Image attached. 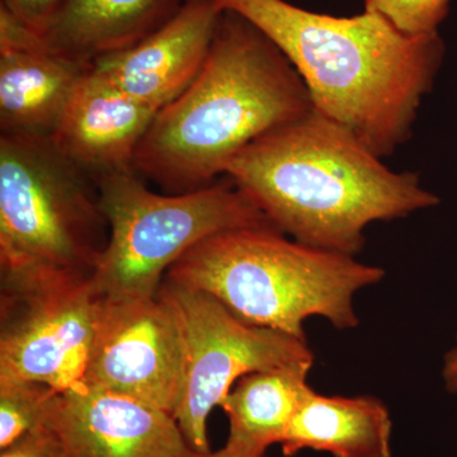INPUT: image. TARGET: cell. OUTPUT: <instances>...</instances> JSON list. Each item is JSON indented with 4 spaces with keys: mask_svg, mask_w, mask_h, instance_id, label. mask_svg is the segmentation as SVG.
Masks as SVG:
<instances>
[{
    "mask_svg": "<svg viewBox=\"0 0 457 457\" xmlns=\"http://www.w3.org/2000/svg\"><path fill=\"white\" fill-rule=\"evenodd\" d=\"M278 47L311 93L312 106L341 123L376 155L411 137L423 97L445 55L440 33L411 36L378 12L315 13L286 0H215Z\"/></svg>",
    "mask_w": 457,
    "mask_h": 457,
    "instance_id": "cell-1",
    "label": "cell"
},
{
    "mask_svg": "<svg viewBox=\"0 0 457 457\" xmlns=\"http://www.w3.org/2000/svg\"><path fill=\"white\" fill-rule=\"evenodd\" d=\"M225 174L281 233L356 257L365 230L440 203L411 171H394L347 128L312 110L253 141Z\"/></svg>",
    "mask_w": 457,
    "mask_h": 457,
    "instance_id": "cell-2",
    "label": "cell"
},
{
    "mask_svg": "<svg viewBox=\"0 0 457 457\" xmlns=\"http://www.w3.org/2000/svg\"><path fill=\"white\" fill-rule=\"evenodd\" d=\"M312 110L285 54L245 17L222 11L200 73L156 114L134 170L165 194L196 191L253 141Z\"/></svg>",
    "mask_w": 457,
    "mask_h": 457,
    "instance_id": "cell-3",
    "label": "cell"
},
{
    "mask_svg": "<svg viewBox=\"0 0 457 457\" xmlns=\"http://www.w3.org/2000/svg\"><path fill=\"white\" fill-rule=\"evenodd\" d=\"M385 270L352 255L324 251L273 227L222 231L189 249L163 281L212 295L249 326L306 339L309 318L339 330L360 320L354 296L378 284Z\"/></svg>",
    "mask_w": 457,
    "mask_h": 457,
    "instance_id": "cell-4",
    "label": "cell"
},
{
    "mask_svg": "<svg viewBox=\"0 0 457 457\" xmlns=\"http://www.w3.org/2000/svg\"><path fill=\"white\" fill-rule=\"evenodd\" d=\"M110 227L97 183L50 137L0 134V278L93 276Z\"/></svg>",
    "mask_w": 457,
    "mask_h": 457,
    "instance_id": "cell-5",
    "label": "cell"
},
{
    "mask_svg": "<svg viewBox=\"0 0 457 457\" xmlns=\"http://www.w3.org/2000/svg\"><path fill=\"white\" fill-rule=\"evenodd\" d=\"M96 183L110 239L92 278L110 299L156 296L168 270L207 237L273 227L230 179L185 194H156L135 170Z\"/></svg>",
    "mask_w": 457,
    "mask_h": 457,
    "instance_id": "cell-6",
    "label": "cell"
},
{
    "mask_svg": "<svg viewBox=\"0 0 457 457\" xmlns=\"http://www.w3.org/2000/svg\"><path fill=\"white\" fill-rule=\"evenodd\" d=\"M176 306L187 351L186 389L174 420L189 450L210 453L207 422L243 376L297 362H314L306 339L249 326L212 295L162 282Z\"/></svg>",
    "mask_w": 457,
    "mask_h": 457,
    "instance_id": "cell-7",
    "label": "cell"
},
{
    "mask_svg": "<svg viewBox=\"0 0 457 457\" xmlns=\"http://www.w3.org/2000/svg\"><path fill=\"white\" fill-rule=\"evenodd\" d=\"M102 299L92 276L2 281L0 378L59 393L82 384Z\"/></svg>",
    "mask_w": 457,
    "mask_h": 457,
    "instance_id": "cell-8",
    "label": "cell"
},
{
    "mask_svg": "<svg viewBox=\"0 0 457 457\" xmlns=\"http://www.w3.org/2000/svg\"><path fill=\"white\" fill-rule=\"evenodd\" d=\"M187 351L176 306L153 297L102 299L83 383L130 396L174 417L186 389Z\"/></svg>",
    "mask_w": 457,
    "mask_h": 457,
    "instance_id": "cell-9",
    "label": "cell"
},
{
    "mask_svg": "<svg viewBox=\"0 0 457 457\" xmlns=\"http://www.w3.org/2000/svg\"><path fill=\"white\" fill-rule=\"evenodd\" d=\"M46 426L68 457H182L189 449L168 411L84 384L56 394Z\"/></svg>",
    "mask_w": 457,
    "mask_h": 457,
    "instance_id": "cell-10",
    "label": "cell"
},
{
    "mask_svg": "<svg viewBox=\"0 0 457 457\" xmlns=\"http://www.w3.org/2000/svg\"><path fill=\"white\" fill-rule=\"evenodd\" d=\"M221 16L215 0H185L164 26L129 49L99 57L92 71L161 111L200 73Z\"/></svg>",
    "mask_w": 457,
    "mask_h": 457,
    "instance_id": "cell-11",
    "label": "cell"
},
{
    "mask_svg": "<svg viewBox=\"0 0 457 457\" xmlns=\"http://www.w3.org/2000/svg\"><path fill=\"white\" fill-rule=\"evenodd\" d=\"M158 112L90 68L75 86L50 139L96 182L108 174L134 170L137 149Z\"/></svg>",
    "mask_w": 457,
    "mask_h": 457,
    "instance_id": "cell-12",
    "label": "cell"
},
{
    "mask_svg": "<svg viewBox=\"0 0 457 457\" xmlns=\"http://www.w3.org/2000/svg\"><path fill=\"white\" fill-rule=\"evenodd\" d=\"M92 65L49 49L0 9V134L50 137Z\"/></svg>",
    "mask_w": 457,
    "mask_h": 457,
    "instance_id": "cell-13",
    "label": "cell"
},
{
    "mask_svg": "<svg viewBox=\"0 0 457 457\" xmlns=\"http://www.w3.org/2000/svg\"><path fill=\"white\" fill-rule=\"evenodd\" d=\"M185 0H64L37 35L49 49L92 62L134 46L164 26Z\"/></svg>",
    "mask_w": 457,
    "mask_h": 457,
    "instance_id": "cell-14",
    "label": "cell"
},
{
    "mask_svg": "<svg viewBox=\"0 0 457 457\" xmlns=\"http://www.w3.org/2000/svg\"><path fill=\"white\" fill-rule=\"evenodd\" d=\"M392 433L389 409L380 399L312 389L279 445L286 457L305 450L333 457H392Z\"/></svg>",
    "mask_w": 457,
    "mask_h": 457,
    "instance_id": "cell-15",
    "label": "cell"
},
{
    "mask_svg": "<svg viewBox=\"0 0 457 457\" xmlns=\"http://www.w3.org/2000/svg\"><path fill=\"white\" fill-rule=\"evenodd\" d=\"M314 362H297L243 376L222 400L228 420L227 445L266 453L281 444L291 420L312 389L308 375Z\"/></svg>",
    "mask_w": 457,
    "mask_h": 457,
    "instance_id": "cell-16",
    "label": "cell"
},
{
    "mask_svg": "<svg viewBox=\"0 0 457 457\" xmlns=\"http://www.w3.org/2000/svg\"><path fill=\"white\" fill-rule=\"evenodd\" d=\"M57 393L37 381L0 378V450L46 426Z\"/></svg>",
    "mask_w": 457,
    "mask_h": 457,
    "instance_id": "cell-17",
    "label": "cell"
},
{
    "mask_svg": "<svg viewBox=\"0 0 457 457\" xmlns=\"http://www.w3.org/2000/svg\"><path fill=\"white\" fill-rule=\"evenodd\" d=\"M450 0H365L366 11L378 12L399 31L411 36L438 32L449 13Z\"/></svg>",
    "mask_w": 457,
    "mask_h": 457,
    "instance_id": "cell-18",
    "label": "cell"
},
{
    "mask_svg": "<svg viewBox=\"0 0 457 457\" xmlns=\"http://www.w3.org/2000/svg\"><path fill=\"white\" fill-rule=\"evenodd\" d=\"M0 457H68L59 436L49 426L27 433L0 450Z\"/></svg>",
    "mask_w": 457,
    "mask_h": 457,
    "instance_id": "cell-19",
    "label": "cell"
},
{
    "mask_svg": "<svg viewBox=\"0 0 457 457\" xmlns=\"http://www.w3.org/2000/svg\"><path fill=\"white\" fill-rule=\"evenodd\" d=\"M62 2L64 0H0V9L29 31L40 35Z\"/></svg>",
    "mask_w": 457,
    "mask_h": 457,
    "instance_id": "cell-20",
    "label": "cell"
},
{
    "mask_svg": "<svg viewBox=\"0 0 457 457\" xmlns=\"http://www.w3.org/2000/svg\"><path fill=\"white\" fill-rule=\"evenodd\" d=\"M442 378H444L447 392L457 393V341L455 347L447 352L445 356Z\"/></svg>",
    "mask_w": 457,
    "mask_h": 457,
    "instance_id": "cell-21",
    "label": "cell"
},
{
    "mask_svg": "<svg viewBox=\"0 0 457 457\" xmlns=\"http://www.w3.org/2000/svg\"><path fill=\"white\" fill-rule=\"evenodd\" d=\"M182 457H266V453H249V451L225 445L221 450L210 451L206 453H200L188 449Z\"/></svg>",
    "mask_w": 457,
    "mask_h": 457,
    "instance_id": "cell-22",
    "label": "cell"
}]
</instances>
